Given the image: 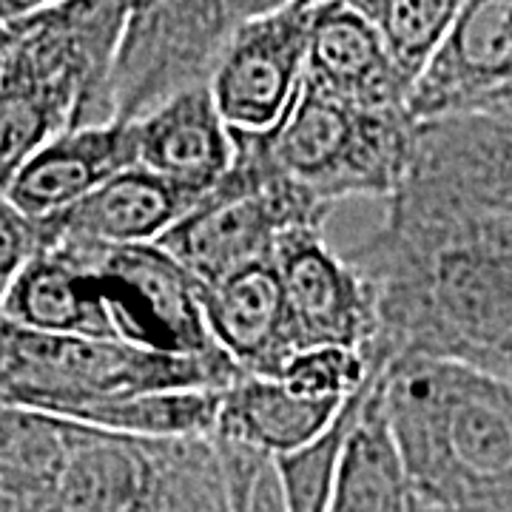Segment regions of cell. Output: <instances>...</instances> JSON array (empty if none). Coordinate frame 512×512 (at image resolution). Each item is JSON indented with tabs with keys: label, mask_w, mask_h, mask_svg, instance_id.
<instances>
[{
	"label": "cell",
	"mask_w": 512,
	"mask_h": 512,
	"mask_svg": "<svg viewBox=\"0 0 512 512\" xmlns=\"http://www.w3.org/2000/svg\"><path fill=\"white\" fill-rule=\"evenodd\" d=\"M128 168H137V131L131 123L69 131L32 154L3 183V202L32 220H46Z\"/></svg>",
	"instance_id": "2e32d148"
},
{
	"label": "cell",
	"mask_w": 512,
	"mask_h": 512,
	"mask_svg": "<svg viewBox=\"0 0 512 512\" xmlns=\"http://www.w3.org/2000/svg\"><path fill=\"white\" fill-rule=\"evenodd\" d=\"M416 512H427L424 507H419V501H416Z\"/></svg>",
	"instance_id": "4316f807"
},
{
	"label": "cell",
	"mask_w": 512,
	"mask_h": 512,
	"mask_svg": "<svg viewBox=\"0 0 512 512\" xmlns=\"http://www.w3.org/2000/svg\"><path fill=\"white\" fill-rule=\"evenodd\" d=\"M382 402L427 512H512V382L453 359L402 353Z\"/></svg>",
	"instance_id": "3957f363"
},
{
	"label": "cell",
	"mask_w": 512,
	"mask_h": 512,
	"mask_svg": "<svg viewBox=\"0 0 512 512\" xmlns=\"http://www.w3.org/2000/svg\"><path fill=\"white\" fill-rule=\"evenodd\" d=\"M234 140L237 160L225 180L157 242L200 288L276 256L282 237L296 228H325L333 208L282 177L259 134L234 128Z\"/></svg>",
	"instance_id": "52a82bcc"
},
{
	"label": "cell",
	"mask_w": 512,
	"mask_h": 512,
	"mask_svg": "<svg viewBox=\"0 0 512 512\" xmlns=\"http://www.w3.org/2000/svg\"><path fill=\"white\" fill-rule=\"evenodd\" d=\"M202 197L205 194L188 185L137 165L72 208L37 222L46 251L63 242L157 245L200 205Z\"/></svg>",
	"instance_id": "5bb4252c"
},
{
	"label": "cell",
	"mask_w": 512,
	"mask_h": 512,
	"mask_svg": "<svg viewBox=\"0 0 512 512\" xmlns=\"http://www.w3.org/2000/svg\"><path fill=\"white\" fill-rule=\"evenodd\" d=\"M382 365H387V359L379 350L365 353L350 348H313L296 353L279 379L296 393L313 399L348 402L376 376Z\"/></svg>",
	"instance_id": "cb8c5ba5"
},
{
	"label": "cell",
	"mask_w": 512,
	"mask_h": 512,
	"mask_svg": "<svg viewBox=\"0 0 512 512\" xmlns=\"http://www.w3.org/2000/svg\"><path fill=\"white\" fill-rule=\"evenodd\" d=\"M305 86L362 109H407L410 92L379 29L353 0H319Z\"/></svg>",
	"instance_id": "e0dca14e"
},
{
	"label": "cell",
	"mask_w": 512,
	"mask_h": 512,
	"mask_svg": "<svg viewBox=\"0 0 512 512\" xmlns=\"http://www.w3.org/2000/svg\"><path fill=\"white\" fill-rule=\"evenodd\" d=\"M419 123L410 109H362L302 83L282 123L262 137L282 177L316 200H393L416 157Z\"/></svg>",
	"instance_id": "8992f818"
},
{
	"label": "cell",
	"mask_w": 512,
	"mask_h": 512,
	"mask_svg": "<svg viewBox=\"0 0 512 512\" xmlns=\"http://www.w3.org/2000/svg\"><path fill=\"white\" fill-rule=\"evenodd\" d=\"M200 291L208 330L242 376L279 379L299 345L276 256Z\"/></svg>",
	"instance_id": "9a60e30c"
},
{
	"label": "cell",
	"mask_w": 512,
	"mask_h": 512,
	"mask_svg": "<svg viewBox=\"0 0 512 512\" xmlns=\"http://www.w3.org/2000/svg\"><path fill=\"white\" fill-rule=\"evenodd\" d=\"M379 379L350 430L328 512H416V495L384 413Z\"/></svg>",
	"instance_id": "ffe728a7"
},
{
	"label": "cell",
	"mask_w": 512,
	"mask_h": 512,
	"mask_svg": "<svg viewBox=\"0 0 512 512\" xmlns=\"http://www.w3.org/2000/svg\"><path fill=\"white\" fill-rule=\"evenodd\" d=\"M242 379L228 356H174L89 336H49L0 319L3 407L63 419L77 407L165 390H228Z\"/></svg>",
	"instance_id": "5b68a950"
},
{
	"label": "cell",
	"mask_w": 512,
	"mask_h": 512,
	"mask_svg": "<svg viewBox=\"0 0 512 512\" xmlns=\"http://www.w3.org/2000/svg\"><path fill=\"white\" fill-rule=\"evenodd\" d=\"M407 109L416 123L512 117V0L461 6Z\"/></svg>",
	"instance_id": "4fadbf2b"
},
{
	"label": "cell",
	"mask_w": 512,
	"mask_h": 512,
	"mask_svg": "<svg viewBox=\"0 0 512 512\" xmlns=\"http://www.w3.org/2000/svg\"><path fill=\"white\" fill-rule=\"evenodd\" d=\"M131 3L49 0L0 6V177L46 143L114 123L111 72Z\"/></svg>",
	"instance_id": "277c9868"
},
{
	"label": "cell",
	"mask_w": 512,
	"mask_h": 512,
	"mask_svg": "<svg viewBox=\"0 0 512 512\" xmlns=\"http://www.w3.org/2000/svg\"><path fill=\"white\" fill-rule=\"evenodd\" d=\"M379 29L384 49L413 97L439 57L464 3L450 0H353Z\"/></svg>",
	"instance_id": "7402d4cb"
},
{
	"label": "cell",
	"mask_w": 512,
	"mask_h": 512,
	"mask_svg": "<svg viewBox=\"0 0 512 512\" xmlns=\"http://www.w3.org/2000/svg\"><path fill=\"white\" fill-rule=\"evenodd\" d=\"M393 200L512 220V117L419 123L410 177Z\"/></svg>",
	"instance_id": "8fae6325"
},
{
	"label": "cell",
	"mask_w": 512,
	"mask_h": 512,
	"mask_svg": "<svg viewBox=\"0 0 512 512\" xmlns=\"http://www.w3.org/2000/svg\"><path fill=\"white\" fill-rule=\"evenodd\" d=\"M313 20V0H276L239 26L211 80L228 126L265 134L282 123L305 83Z\"/></svg>",
	"instance_id": "30bf717a"
},
{
	"label": "cell",
	"mask_w": 512,
	"mask_h": 512,
	"mask_svg": "<svg viewBox=\"0 0 512 512\" xmlns=\"http://www.w3.org/2000/svg\"><path fill=\"white\" fill-rule=\"evenodd\" d=\"M348 259L376 291L387 362L421 353L512 382V220L390 200Z\"/></svg>",
	"instance_id": "6da1fadb"
},
{
	"label": "cell",
	"mask_w": 512,
	"mask_h": 512,
	"mask_svg": "<svg viewBox=\"0 0 512 512\" xmlns=\"http://www.w3.org/2000/svg\"><path fill=\"white\" fill-rule=\"evenodd\" d=\"M214 441L225 467L231 512H288L274 456L234 441Z\"/></svg>",
	"instance_id": "d4e9b609"
},
{
	"label": "cell",
	"mask_w": 512,
	"mask_h": 512,
	"mask_svg": "<svg viewBox=\"0 0 512 512\" xmlns=\"http://www.w3.org/2000/svg\"><path fill=\"white\" fill-rule=\"evenodd\" d=\"M92 271L111 339L174 356H225L202 313L200 282L160 245L63 242Z\"/></svg>",
	"instance_id": "9c48e42d"
},
{
	"label": "cell",
	"mask_w": 512,
	"mask_h": 512,
	"mask_svg": "<svg viewBox=\"0 0 512 512\" xmlns=\"http://www.w3.org/2000/svg\"><path fill=\"white\" fill-rule=\"evenodd\" d=\"M268 0L131 3L111 72L114 123H140L171 100L211 86L239 26Z\"/></svg>",
	"instance_id": "ba28073f"
},
{
	"label": "cell",
	"mask_w": 512,
	"mask_h": 512,
	"mask_svg": "<svg viewBox=\"0 0 512 512\" xmlns=\"http://www.w3.org/2000/svg\"><path fill=\"white\" fill-rule=\"evenodd\" d=\"M225 390H165L77 407L63 419L131 439H214Z\"/></svg>",
	"instance_id": "44dd1931"
},
{
	"label": "cell",
	"mask_w": 512,
	"mask_h": 512,
	"mask_svg": "<svg viewBox=\"0 0 512 512\" xmlns=\"http://www.w3.org/2000/svg\"><path fill=\"white\" fill-rule=\"evenodd\" d=\"M131 126L140 168L200 194H211L237 160L234 128L217 109L211 86L183 94Z\"/></svg>",
	"instance_id": "ac0fdd59"
},
{
	"label": "cell",
	"mask_w": 512,
	"mask_h": 512,
	"mask_svg": "<svg viewBox=\"0 0 512 512\" xmlns=\"http://www.w3.org/2000/svg\"><path fill=\"white\" fill-rule=\"evenodd\" d=\"M382 370L384 365L350 399L348 407L342 410L339 421L330 427L322 439L313 441L308 447H302V450H296L291 456L276 458V470H279V481H282V493H285V507H288V512L330 510V498H333V487H336V476H339V464H342V453H345L350 430H353V424L359 419L367 393L376 384Z\"/></svg>",
	"instance_id": "603a6c76"
},
{
	"label": "cell",
	"mask_w": 512,
	"mask_h": 512,
	"mask_svg": "<svg viewBox=\"0 0 512 512\" xmlns=\"http://www.w3.org/2000/svg\"><path fill=\"white\" fill-rule=\"evenodd\" d=\"M0 512H231L214 439H131L0 410Z\"/></svg>",
	"instance_id": "7a4b0ae2"
},
{
	"label": "cell",
	"mask_w": 512,
	"mask_h": 512,
	"mask_svg": "<svg viewBox=\"0 0 512 512\" xmlns=\"http://www.w3.org/2000/svg\"><path fill=\"white\" fill-rule=\"evenodd\" d=\"M299 353L350 348L373 353L382 322L376 291L348 256L325 239V228H296L276 248Z\"/></svg>",
	"instance_id": "7c38bea8"
},
{
	"label": "cell",
	"mask_w": 512,
	"mask_h": 512,
	"mask_svg": "<svg viewBox=\"0 0 512 512\" xmlns=\"http://www.w3.org/2000/svg\"><path fill=\"white\" fill-rule=\"evenodd\" d=\"M40 254H46L40 222L20 214L9 202H0V291Z\"/></svg>",
	"instance_id": "484cf974"
},
{
	"label": "cell",
	"mask_w": 512,
	"mask_h": 512,
	"mask_svg": "<svg viewBox=\"0 0 512 512\" xmlns=\"http://www.w3.org/2000/svg\"><path fill=\"white\" fill-rule=\"evenodd\" d=\"M348 402L313 399L296 393L282 379L242 376L225 390L214 439L234 441L274 458L291 456L322 439Z\"/></svg>",
	"instance_id": "d6986e66"
}]
</instances>
